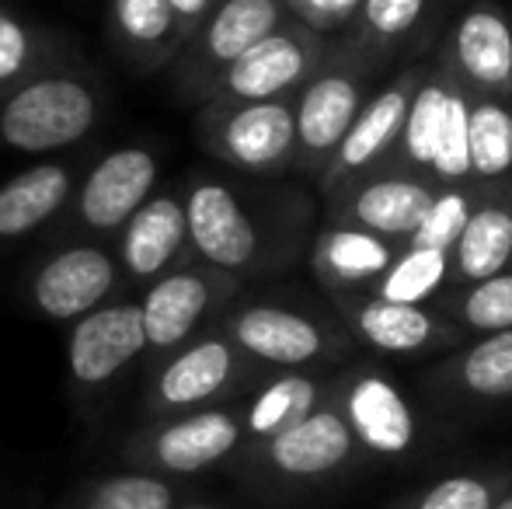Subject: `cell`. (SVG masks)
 I'll use <instances>...</instances> for the list:
<instances>
[{
  "label": "cell",
  "instance_id": "cell-1",
  "mask_svg": "<svg viewBox=\"0 0 512 509\" xmlns=\"http://www.w3.org/2000/svg\"><path fill=\"white\" fill-rule=\"evenodd\" d=\"M189 248L203 265L227 272L234 279L255 276L265 269H283L300 258L310 220L307 199H286L265 217L248 206L230 182L196 178L182 196Z\"/></svg>",
  "mask_w": 512,
  "mask_h": 509
},
{
  "label": "cell",
  "instance_id": "cell-2",
  "mask_svg": "<svg viewBox=\"0 0 512 509\" xmlns=\"http://www.w3.org/2000/svg\"><path fill=\"white\" fill-rule=\"evenodd\" d=\"M370 464L366 450L352 436L338 405L324 401L321 408L300 419L297 426L255 447H244L234 457V471L251 492L272 503L310 499L335 485L356 478Z\"/></svg>",
  "mask_w": 512,
  "mask_h": 509
},
{
  "label": "cell",
  "instance_id": "cell-3",
  "mask_svg": "<svg viewBox=\"0 0 512 509\" xmlns=\"http://www.w3.org/2000/svg\"><path fill=\"white\" fill-rule=\"evenodd\" d=\"M467 112H471V91L439 60L425 63V74L411 95L398 140L377 171L425 178L436 189L439 185H471Z\"/></svg>",
  "mask_w": 512,
  "mask_h": 509
},
{
  "label": "cell",
  "instance_id": "cell-4",
  "mask_svg": "<svg viewBox=\"0 0 512 509\" xmlns=\"http://www.w3.org/2000/svg\"><path fill=\"white\" fill-rule=\"evenodd\" d=\"M223 335L255 367L269 370H317L352 353V339L338 318H321L304 307L255 300L234 307L223 318Z\"/></svg>",
  "mask_w": 512,
  "mask_h": 509
},
{
  "label": "cell",
  "instance_id": "cell-5",
  "mask_svg": "<svg viewBox=\"0 0 512 509\" xmlns=\"http://www.w3.org/2000/svg\"><path fill=\"white\" fill-rule=\"evenodd\" d=\"M244 450L241 405H213L199 412L150 419L126 443L122 461L136 471H154L164 478H196L234 461Z\"/></svg>",
  "mask_w": 512,
  "mask_h": 509
},
{
  "label": "cell",
  "instance_id": "cell-6",
  "mask_svg": "<svg viewBox=\"0 0 512 509\" xmlns=\"http://www.w3.org/2000/svg\"><path fill=\"white\" fill-rule=\"evenodd\" d=\"M373 67L349 49H328L321 67L293 95V119H297V157L293 168L307 178H321L352 119L370 98Z\"/></svg>",
  "mask_w": 512,
  "mask_h": 509
},
{
  "label": "cell",
  "instance_id": "cell-7",
  "mask_svg": "<svg viewBox=\"0 0 512 509\" xmlns=\"http://www.w3.org/2000/svg\"><path fill=\"white\" fill-rule=\"evenodd\" d=\"M98 119V95L88 81L46 74L0 105V143L18 154H49L84 140Z\"/></svg>",
  "mask_w": 512,
  "mask_h": 509
},
{
  "label": "cell",
  "instance_id": "cell-8",
  "mask_svg": "<svg viewBox=\"0 0 512 509\" xmlns=\"http://www.w3.org/2000/svg\"><path fill=\"white\" fill-rule=\"evenodd\" d=\"M206 150L223 164L251 175H279L297 157L293 98L272 102H206L199 119Z\"/></svg>",
  "mask_w": 512,
  "mask_h": 509
},
{
  "label": "cell",
  "instance_id": "cell-9",
  "mask_svg": "<svg viewBox=\"0 0 512 509\" xmlns=\"http://www.w3.org/2000/svg\"><path fill=\"white\" fill-rule=\"evenodd\" d=\"M328 42L300 18H286L272 35L237 56L209 84L206 102H272L293 98L321 67Z\"/></svg>",
  "mask_w": 512,
  "mask_h": 509
},
{
  "label": "cell",
  "instance_id": "cell-10",
  "mask_svg": "<svg viewBox=\"0 0 512 509\" xmlns=\"http://www.w3.org/2000/svg\"><path fill=\"white\" fill-rule=\"evenodd\" d=\"M255 374V363L234 346L223 332H209L185 342L161 363L154 384L147 391L150 419L199 412V408L227 405Z\"/></svg>",
  "mask_w": 512,
  "mask_h": 509
},
{
  "label": "cell",
  "instance_id": "cell-11",
  "mask_svg": "<svg viewBox=\"0 0 512 509\" xmlns=\"http://www.w3.org/2000/svg\"><path fill=\"white\" fill-rule=\"evenodd\" d=\"M331 304L352 346L387 360H422L464 346L467 339L432 304H391L370 293H335Z\"/></svg>",
  "mask_w": 512,
  "mask_h": 509
},
{
  "label": "cell",
  "instance_id": "cell-12",
  "mask_svg": "<svg viewBox=\"0 0 512 509\" xmlns=\"http://www.w3.org/2000/svg\"><path fill=\"white\" fill-rule=\"evenodd\" d=\"M331 401L370 461L411 457L422 440L418 412L408 394L377 367H345L331 377Z\"/></svg>",
  "mask_w": 512,
  "mask_h": 509
},
{
  "label": "cell",
  "instance_id": "cell-13",
  "mask_svg": "<svg viewBox=\"0 0 512 509\" xmlns=\"http://www.w3.org/2000/svg\"><path fill=\"white\" fill-rule=\"evenodd\" d=\"M241 279L216 272L209 265H185L157 276L140 300L143 335L147 353L168 356L196 339V332L209 321V314L220 311L230 297H237Z\"/></svg>",
  "mask_w": 512,
  "mask_h": 509
},
{
  "label": "cell",
  "instance_id": "cell-14",
  "mask_svg": "<svg viewBox=\"0 0 512 509\" xmlns=\"http://www.w3.org/2000/svg\"><path fill=\"white\" fill-rule=\"evenodd\" d=\"M422 74H425V63H408L401 74H394L384 88L366 98L359 116L352 119L349 133L342 136L338 150L331 154L328 168L317 178V189H321L324 196L338 192L342 185L356 182V178L373 175V171L384 164V157L391 154L394 140H398V133H401V123H405L411 95H415Z\"/></svg>",
  "mask_w": 512,
  "mask_h": 509
},
{
  "label": "cell",
  "instance_id": "cell-15",
  "mask_svg": "<svg viewBox=\"0 0 512 509\" xmlns=\"http://www.w3.org/2000/svg\"><path fill=\"white\" fill-rule=\"evenodd\" d=\"M147 353L140 304H108L74 321L67 339L70 384L81 398L108 391Z\"/></svg>",
  "mask_w": 512,
  "mask_h": 509
},
{
  "label": "cell",
  "instance_id": "cell-16",
  "mask_svg": "<svg viewBox=\"0 0 512 509\" xmlns=\"http://www.w3.org/2000/svg\"><path fill=\"white\" fill-rule=\"evenodd\" d=\"M436 185L415 175H398V171H373L356 182L331 192L328 217L324 224L356 227V231L377 234L394 245H405L422 217L429 213Z\"/></svg>",
  "mask_w": 512,
  "mask_h": 509
},
{
  "label": "cell",
  "instance_id": "cell-17",
  "mask_svg": "<svg viewBox=\"0 0 512 509\" xmlns=\"http://www.w3.org/2000/svg\"><path fill=\"white\" fill-rule=\"evenodd\" d=\"M286 18H293L286 0H216L196 35L185 42V88L206 98L220 70L276 32Z\"/></svg>",
  "mask_w": 512,
  "mask_h": 509
},
{
  "label": "cell",
  "instance_id": "cell-18",
  "mask_svg": "<svg viewBox=\"0 0 512 509\" xmlns=\"http://www.w3.org/2000/svg\"><path fill=\"white\" fill-rule=\"evenodd\" d=\"M425 391L450 412H488L512 401V328L478 335L425 370Z\"/></svg>",
  "mask_w": 512,
  "mask_h": 509
},
{
  "label": "cell",
  "instance_id": "cell-19",
  "mask_svg": "<svg viewBox=\"0 0 512 509\" xmlns=\"http://www.w3.org/2000/svg\"><path fill=\"white\" fill-rule=\"evenodd\" d=\"M439 63L471 95L506 98L512 91V18L499 4H474L453 21Z\"/></svg>",
  "mask_w": 512,
  "mask_h": 509
},
{
  "label": "cell",
  "instance_id": "cell-20",
  "mask_svg": "<svg viewBox=\"0 0 512 509\" xmlns=\"http://www.w3.org/2000/svg\"><path fill=\"white\" fill-rule=\"evenodd\" d=\"M157 157L147 147H115L91 168L77 192V224L95 234L122 231L129 217L154 196Z\"/></svg>",
  "mask_w": 512,
  "mask_h": 509
},
{
  "label": "cell",
  "instance_id": "cell-21",
  "mask_svg": "<svg viewBox=\"0 0 512 509\" xmlns=\"http://www.w3.org/2000/svg\"><path fill=\"white\" fill-rule=\"evenodd\" d=\"M119 283V262L98 245L63 248L32 276V307L49 321H77L102 307Z\"/></svg>",
  "mask_w": 512,
  "mask_h": 509
},
{
  "label": "cell",
  "instance_id": "cell-22",
  "mask_svg": "<svg viewBox=\"0 0 512 509\" xmlns=\"http://www.w3.org/2000/svg\"><path fill=\"white\" fill-rule=\"evenodd\" d=\"M446 262V290H460L512 269V185L478 189V203L446 252Z\"/></svg>",
  "mask_w": 512,
  "mask_h": 509
},
{
  "label": "cell",
  "instance_id": "cell-23",
  "mask_svg": "<svg viewBox=\"0 0 512 509\" xmlns=\"http://www.w3.org/2000/svg\"><path fill=\"white\" fill-rule=\"evenodd\" d=\"M398 255L401 245L394 241L342 224H324L310 241V269L331 297L366 293Z\"/></svg>",
  "mask_w": 512,
  "mask_h": 509
},
{
  "label": "cell",
  "instance_id": "cell-24",
  "mask_svg": "<svg viewBox=\"0 0 512 509\" xmlns=\"http://www.w3.org/2000/svg\"><path fill=\"white\" fill-rule=\"evenodd\" d=\"M185 206L182 196L161 192L150 196L133 217L122 224L119 269H126L136 283H154L157 276L171 272V262L185 252Z\"/></svg>",
  "mask_w": 512,
  "mask_h": 509
},
{
  "label": "cell",
  "instance_id": "cell-25",
  "mask_svg": "<svg viewBox=\"0 0 512 509\" xmlns=\"http://www.w3.org/2000/svg\"><path fill=\"white\" fill-rule=\"evenodd\" d=\"M331 394V377L321 370H279L276 377L258 384L251 398L241 401L244 447H255L283 429L297 426L314 408H321Z\"/></svg>",
  "mask_w": 512,
  "mask_h": 509
},
{
  "label": "cell",
  "instance_id": "cell-26",
  "mask_svg": "<svg viewBox=\"0 0 512 509\" xmlns=\"http://www.w3.org/2000/svg\"><path fill=\"white\" fill-rule=\"evenodd\" d=\"M70 192H74V175L56 161L32 164L21 175L7 178L0 185V241L32 234L35 227L60 213Z\"/></svg>",
  "mask_w": 512,
  "mask_h": 509
},
{
  "label": "cell",
  "instance_id": "cell-27",
  "mask_svg": "<svg viewBox=\"0 0 512 509\" xmlns=\"http://www.w3.org/2000/svg\"><path fill=\"white\" fill-rule=\"evenodd\" d=\"M108 14L115 42L136 67L154 70L182 49V32L168 0H112Z\"/></svg>",
  "mask_w": 512,
  "mask_h": 509
},
{
  "label": "cell",
  "instance_id": "cell-28",
  "mask_svg": "<svg viewBox=\"0 0 512 509\" xmlns=\"http://www.w3.org/2000/svg\"><path fill=\"white\" fill-rule=\"evenodd\" d=\"M467 157H471V185L478 189L512 185V105L506 98L471 95Z\"/></svg>",
  "mask_w": 512,
  "mask_h": 509
},
{
  "label": "cell",
  "instance_id": "cell-29",
  "mask_svg": "<svg viewBox=\"0 0 512 509\" xmlns=\"http://www.w3.org/2000/svg\"><path fill=\"white\" fill-rule=\"evenodd\" d=\"M182 503H189L185 482L129 468L84 482L70 492L63 509H178Z\"/></svg>",
  "mask_w": 512,
  "mask_h": 509
},
{
  "label": "cell",
  "instance_id": "cell-30",
  "mask_svg": "<svg viewBox=\"0 0 512 509\" xmlns=\"http://www.w3.org/2000/svg\"><path fill=\"white\" fill-rule=\"evenodd\" d=\"M512 485V468L485 464V468H460L439 475L418 489L401 492L384 509H492L495 499Z\"/></svg>",
  "mask_w": 512,
  "mask_h": 509
},
{
  "label": "cell",
  "instance_id": "cell-31",
  "mask_svg": "<svg viewBox=\"0 0 512 509\" xmlns=\"http://www.w3.org/2000/svg\"><path fill=\"white\" fill-rule=\"evenodd\" d=\"M425 7H429V0H363L352 14L356 32L345 42V49L377 70L415 32Z\"/></svg>",
  "mask_w": 512,
  "mask_h": 509
},
{
  "label": "cell",
  "instance_id": "cell-32",
  "mask_svg": "<svg viewBox=\"0 0 512 509\" xmlns=\"http://www.w3.org/2000/svg\"><path fill=\"white\" fill-rule=\"evenodd\" d=\"M446 321L460 328L464 335H495L512 328V269L499 272L481 283L443 290L432 300Z\"/></svg>",
  "mask_w": 512,
  "mask_h": 509
},
{
  "label": "cell",
  "instance_id": "cell-33",
  "mask_svg": "<svg viewBox=\"0 0 512 509\" xmlns=\"http://www.w3.org/2000/svg\"><path fill=\"white\" fill-rule=\"evenodd\" d=\"M450 262L446 252L432 248H401V255L384 269V276L370 286V297L391 300V304H432L446 290Z\"/></svg>",
  "mask_w": 512,
  "mask_h": 509
},
{
  "label": "cell",
  "instance_id": "cell-34",
  "mask_svg": "<svg viewBox=\"0 0 512 509\" xmlns=\"http://www.w3.org/2000/svg\"><path fill=\"white\" fill-rule=\"evenodd\" d=\"M478 203V185H439L432 196L429 213L422 224L411 231V238L401 248H432V252H450L460 238L467 217Z\"/></svg>",
  "mask_w": 512,
  "mask_h": 509
},
{
  "label": "cell",
  "instance_id": "cell-35",
  "mask_svg": "<svg viewBox=\"0 0 512 509\" xmlns=\"http://www.w3.org/2000/svg\"><path fill=\"white\" fill-rule=\"evenodd\" d=\"M35 63V35L14 14L0 11V88H11Z\"/></svg>",
  "mask_w": 512,
  "mask_h": 509
},
{
  "label": "cell",
  "instance_id": "cell-36",
  "mask_svg": "<svg viewBox=\"0 0 512 509\" xmlns=\"http://www.w3.org/2000/svg\"><path fill=\"white\" fill-rule=\"evenodd\" d=\"M213 4L216 0H168L171 14H175V21H178V32H182V46L196 35V28L206 21Z\"/></svg>",
  "mask_w": 512,
  "mask_h": 509
},
{
  "label": "cell",
  "instance_id": "cell-37",
  "mask_svg": "<svg viewBox=\"0 0 512 509\" xmlns=\"http://www.w3.org/2000/svg\"><path fill=\"white\" fill-rule=\"evenodd\" d=\"M492 509H512V485H509L506 492H502L499 499H495V506H492Z\"/></svg>",
  "mask_w": 512,
  "mask_h": 509
},
{
  "label": "cell",
  "instance_id": "cell-38",
  "mask_svg": "<svg viewBox=\"0 0 512 509\" xmlns=\"http://www.w3.org/2000/svg\"><path fill=\"white\" fill-rule=\"evenodd\" d=\"M178 509H223V506H216V503H182Z\"/></svg>",
  "mask_w": 512,
  "mask_h": 509
},
{
  "label": "cell",
  "instance_id": "cell-39",
  "mask_svg": "<svg viewBox=\"0 0 512 509\" xmlns=\"http://www.w3.org/2000/svg\"><path fill=\"white\" fill-rule=\"evenodd\" d=\"M509 105H512V91H509Z\"/></svg>",
  "mask_w": 512,
  "mask_h": 509
}]
</instances>
